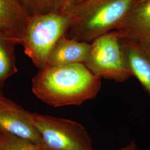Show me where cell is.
Masks as SVG:
<instances>
[{"mask_svg":"<svg viewBox=\"0 0 150 150\" xmlns=\"http://www.w3.org/2000/svg\"><path fill=\"white\" fill-rule=\"evenodd\" d=\"M101 80L83 64L46 66L32 78V91L52 107L80 106L97 96Z\"/></svg>","mask_w":150,"mask_h":150,"instance_id":"cell-1","label":"cell"},{"mask_svg":"<svg viewBox=\"0 0 150 150\" xmlns=\"http://www.w3.org/2000/svg\"><path fill=\"white\" fill-rule=\"evenodd\" d=\"M137 0H90L72 6L66 13L71 20L68 38L91 43L97 38L117 30Z\"/></svg>","mask_w":150,"mask_h":150,"instance_id":"cell-2","label":"cell"},{"mask_svg":"<svg viewBox=\"0 0 150 150\" xmlns=\"http://www.w3.org/2000/svg\"><path fill=\"white\" fill-rule=\"evenodd\" d=\"M71 24L67 13L51 11L31 15L21 44L25 53L40 70L46 67L48 57Z\"/></svg>","mask_w":150,"mask_h":150,"instance_id":"cell-3","label":"cell"},{"mask_svg":"<svg viewBox=\"0 0 150 150\" xmlns=\"http://www.w3.org/2000/svg\"><path fill=\"white\" fill-rule=\"evenodd\" d=\"M45 150H96L86 128L76 121L31 113Z\"/></svg>","mask_w":150,"mask_h":150,"instance_id":"cell-4","label":"cell"},{"mask_svg":"<svg viewBox=\"0 0 150 150\" xmlns=\"http://www.w3.org/2000/svg\"><path fill=\"white\" fill-rule=\"evenodd\" d=\"M90 43L84 64L94 75L121 83L133 76L125 59L117 30L105 33Z\"/></svg>","mask_w":150,"mask_h":150,"instance_id":"cell-5","label":"cell"},{"mask_svg":"<svg viewBox=\"0 0 150 150\" xmlns=\"http://www.w3.org/2000/svg\"><path fill=\"white\" fill-rule=\"evenodd\" d=\"M31 113L4 96L0 98V131L42 146V139L32 121Z\"/></svg>","mask_w":150,"mask_h":150,"instance_id":"cell-6","label":"cell"},{"mask_svg":"<svg viewBox=\"0 0 150 150\" xmlns=\"http://www.w3.org/2000/svg\"><path fill=\"white\" fill-rule=\"evenodd\" d=\"M120 38L129 70L150 97V40L120 34Z\"/></svg>","mask_w":150,"mask_h":150,"instance_id":"cell-7","label":"cell"},{"mask_svg":"<svg viewBox=\"0 0 150 150\" xmlns=\"http://www.w3.org/2000/svg\"><path fill=\"white\" fill-rule=\"evenodd\" d=\"M31 16L18 0H0V40L21 44Z\"/></svg>","mask_w":150,"mask_h":150,"instance_id":"cell-8","label":"cell"},{"mask_svg":"<svg viewBox=\"0 0 150 150\" xmlns=\"http://www.w3.org/2000/svg\"><path fill=\"white\" fill-rule=\"evenodd\" d=\"M91 43L68 38L66 34L59 38L48 57L47 66H56L85 62Z\"/></svg>","mask_w":150,"mask_h":150,"instance_id":"cell-9","label":"cell"},{"mask_svg":"<svg viewBox=\"0 0 150 150\" xmlns=\"http://www.w3.org/2000/svg\"><path fill=\"white\" fill-rule=\"evenodd\" d=\"M121 35L150 40V0L136 3L117 28Z\"/></svg>","mask_w":150,"mask_h":150,"instance_id":"cell-10","label":"cell"},{"mask_svg":"<svg viewBox=\"0 0 150 150\" xmlns=\"http://www.w3.org/2000/svg\"><path fill=\"white\" fill-rule=\"evenodd\" d=\"M13 45L0 40V83L17 72L13 55Z\"/></svg>","mask_w":150,"mask_h":150,"instance_id":"cell-11","label":"cell"},{"mask_svg":"<svg viewBox=\"0 0 150 150\" xmlns=\"http://www.w3.org/2000/svg\"><path fill=\"white\" fill-rule=\"evenodd\" d=\"M0 143L4 150H45L40 145L1 131Z\"/></svg>","mask_w":150,"mask_h":150,"instance_id":"cell-12","label":"cell"},{"mask_svg":"<svg viewBox=\"0 0 150 150\" xmlns=\"http://www.w3.org/2000/svg\"><path fill=\"white\" fill-rule=\"evenodd\" d=\"M31 15L54 11L52 0H18Z\"/></svg>","mask_w":150,"mask_h":150,"instance_id":"cell-13","label":"cell"},{"mask_svg":"<svg viewBox=\"0 0 150 150\" xmlns=\"http://www.w3.org/2000/svg\"><path fill=\"white\" fill-rule=\"evenodd\" d=\"M74 0H52L54 11L66 12L72 6Z\"/></svg>","mask_w":150,"mask_h":150,"instance_id":"cell-14","label":"cell"},{"mask_svg":"<svg viewBox=\"0 0 150 150\" xmlns=\"http://www.w3.org/2000/svg\"><path fill=\"white\" fill-rule=\"evenodd\" d=\"M117 150H142L139 149L138 146H137L136 143L134 141H132L129 142L127 145H125L123 147L118 149Z\"/></svg>","mask_w":150,"mask_h":150,"instance_id":"cell-15","label":"cell"},{"mask_svg":"<svg viewBox=\"0 0 150 150\" xmlns=\"http://www.w3.org/2000/svg\"><path fill=\"white\" fill-rule=\"evenodd\" d=\"M146 1V0H137L136 3H139V2H143V1Z\"/></svg>","mask_w":150,"mask_h":150,"instance_id":"cell-16","label":"cell"},{"mask_svg":"<svg viewBox=\"0 0 150 150\" xmlns=\"http://www.w3.org/2000/svg\"><path fill=\"white\" fill-rule=\"evenodd\" d=\"M0 150H4L3 147H2V146L1 144V143H0Z\"/></svg>","mask_w":150,"mask_h":150,"instance_id":"cell-17","label":"cell"},{"mask_svg":"<svg viewBox=\"0 0 150 150\" xmlns=\"http://www.w3.org/2000/svg\"><path fill=\"white\" fill-rule=\"evenodd\" d=\"M3 96H4L2 95V93H1V91H0V98Z\"/></svg>","mask_w":150,"mask_h":150,"instance_id":"cell-18","label":"cell"},{"mask_svg":"<svg viewBox=\"0 0 150 150\" xmlns=\"http://www.w3.org/2000/svg\"></svg>","mask_w":150,"mask_h":150,"instance_id":"cell-19","label":"cell"}]
</instances>
